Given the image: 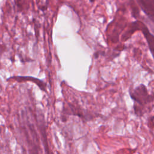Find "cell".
Wrapping results in <instances>:
<instances>
[]
</instances>
